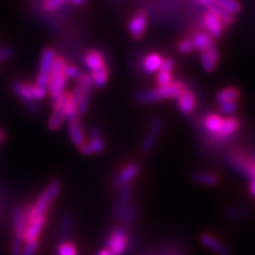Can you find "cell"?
I'll use <instances>...</instances> for the list:
<instances>
[{"label": "cell", "mask_w": 255, "mask_h": 255, "mask_svg": "<svg viewBox=\"0 0 255 255\" xmlns=\"http://www.w3.org/2000/svg\"><path fill=\"white\" fill-rule=\"evenodd\" d=\"M186 88L187 87L184 85L183 82L174 81L169 85H165V87H157L154 89H149V90L139 91L135 96V100L139 104L156 103V102L173 100V98L176 100Z\"/></svg>", "instance_id": "6da1fadb"}, {"label": "cell", "mask_w": 255, "mask_h": 255, "mask_svg": "<svg viewBox=\"0 0 255 255\" xmlns=\"http://www.w3.org/2000/svg\"><path fill=\"white\" fill-rule=\"evenodd\" d=\"M66 64L68 62L64 57L56 56L52 70L50 72L49 85H47V92H49L51 104L55 103L66 92V85H68V78L65 76Z\"/></svg>", "instance_id": "7a4b0ae2"}, {"label": "cell", "mask_w": 255, "mask_h": 255, "mask_svg": "<svg viewBox=\"0 0 255 255\" xmlns=\"http://www.w3.org/2000/svg\"><path fill=\"white\" fill-rule=\"evenodd\" d=\"M60 190H62V183H60V181H51L45 187V189L41 191L38 199L34 201V203H32L28 222L37 218H40V216H46V213L49 212L51 207L55 203Z\"/></svg>", "instance_id": "3957f363"}, {"label": "cell", "mask_w": 255, "mask_h": 255, "mask_svg": "<svg viewBox=\"0 0 255 255\" xmlns=\"http://www.w3.org/2000/svg\"><path fill=\"white\" fill-rule=\"evenodd\" d=\"M130 244L129 228L120 225L108 233L105 238V248L113 252L114 255H124L128 253Z\"/></svg>", "instance_id": "277c9868"}, {"label": "cell", "mask_w": 255, "mask_h": 255, "mask_svg": "<svg viewBox=\"0 0 255 255\" xmlns=\"http://www.w3.org/2000/svg\"><path fill=\"white\" fill-rule=\"evenodd\" d=\"M11 89L21 102H40L45 100L49 95L46 88L38 87L36 84L19 79L11 83Z\"/></svg>", "instance_id": "5b68a950"}, {"label": "cell", "mask_w": 255, "mask_h": 255, "mask_svg": "<svg viewBox=\"0 0 255 255\" xmlns=\"http://www.w3.org/2000/svg\"><path fill=\"white\" fill-rule=\"evenodd\" d=\"M92 90H94V84H92L90 75L83 73L82 77L76 82L75 88L71 91L75 95L76 100H77L79 117L88 113Z\"/></svg>", "instance_id": "8992f818"}, {"label": "cell", "mask_w": 255, "mask_h": 255, "mask_svg": "<svg viewBox=\"0 0 255 255\" xmlns=\"http://www.w3.org/2000/svg\"><path fill=\"white\" fill-rule=\"evenodd\" d=\"M56 56V51L55 49H52V47H45V49L43 50V52H41L39 60V69H38L36 83H34L38 87L47 89L50 72L51 70H52V65L53 62H55Z\"/></svg>", "instance_id": "52a82bcc"}, {"label": "cell", "mask_w": 255, "mask_h": 255, "mask_svg": "<svg viewBox=\"0 0 255 255\" xmlns=\"http://www.w3.org/2000/svg\"><path fill=\"white\" fill-rule=\"evenodd\" d=\"M163 120L162 117L155 116L154 119L151 120L150 124H149L148 130H146V133L143 138L141 149L144 154H149V152L152 151V149L155 148V145L157 144L159 136H161L162 130H163Z\"/></svg>", "instance_id": "ba28073f"}, {"label": "cell", "mask_w": 255, "mask_h": 255, "mask_svg": "<svg viewBox=\"0 0 255 255\" xmlns=\"http://www.w3.org/2000/svg\"><path fill=\"white\" fill-rule=\"evenodd\" d=\"M139 171H141V165L138 162H130L127 165L121 169L120 173L114 177L111 187L114 189H121V188L131 186V183L135 181V178L138 176Z\"/></svg>", "instance_id": "9c48e42d"}, {"label": "cell", "mask_w": 255, "mask_h": 255, "mask_svg": "<svg viewBox=\"0 0 255 255\" xmlns=\"http://www.w3.org/2000/svg\"><path fill=\"white\" fill-rule=\"evenodd\" d=\"M30 205H19L15 206L13 210H12V229H13V235L15 237H24L25 229H26L28 225V218H30L31 212Z\"/></svg>", "instance_id": "30bf717a"}, {"label": "cell", "mask_w": 255, "mask_h": 255, "mask_svg": "<svg viewBox=\"0 0 255 255\" xmlns=\"http://www.w3.org/2000/svg\"><path fill=\"white\" fill-rule=\"evenodd\" d=\"M141 255H189V248L174 241H163Z\"/></svg>", "instance_id": "8fae6325"}, {"label": "cell", "mask_w": 255, "mask_h": 255, "mask_svg": "<svg viewBox=\"0 0 255 255\" xmlns=\"http://www.w3.org/2000/svg\"><path fill=\"white\" fill-rule=\"evenodd\" d=\"M202 27L213 39H219L225 32V23L218 14L212 11H206L202 15Z\"/></svg>", "instance_id": "7c38bea8"}, {"label": "cell", "mask_w": 255, "mask_h": 255, "mask_svg": "<svg viewBox=\"0 0 255 255\" xmlns=\"http://www.w3.org/2000/svg\"><path fill=\"white\" fill-rule=\"evenodd\" d=\"M133 197V188L132 186H127L119 189L117 191L116 200L113 206V218L115 220H120L122 218L123 213L126 212V209L131 205V201Z\"/></svg>", "instance_id": "4fadbf2b"}, {"label": "cell", "mask_w": 255, "mask_h": 255, "mask_svg": "<svg viewBox=\"0 0 255 255\" xmlns=\"http://www.w3.org/2000/svg\"><path fill=\"white\" fill-rule=\"evenodd\" d=\"M146 27H148V14L144 11H138L133 14L128 24V31L133 39H141L145 34Z\"/></svg>", "instance_id": "5bb4252c"}, {"label": "cell", "mask_w": 255, "mask_h": 255, "mask_svg": "<svg viewBox=\"0 0 255 255\" xmlns=\"http://www.w3.org/2000/svg\"><path fill=\"white\" fill-rule=\"evenodd\" d=\"M227 159L229 165H231L235 171H238V173L242 175L244 177L248 178V174H250V170L252 165H253L255 162V159H250L245 157L244 155L238 154V152H231V154L227 156Z\"/></svg>", "instance_id": "9a60e30c"}, {"label": "cell", "mask_w": 255, "mask_h": 255, "mask_svg": "<svg viewBox=\"0 0 255 255\" xmlns=\"http://www.w3.org/2000/svg\"><path fill=\"white\" fill-rule=\"evenodd\" d=\"M200 242L202 244V246L218 255H233L232 251L210 233H202L200 237Z\"/></svg>", "instance_id": "2e32d148"}, {"label": "cell", "mask_w": 255, "mask_h": 255, "mask_svg": "<svg viewBox=\"0 0 255 255\" xmlns=\"http://www.w3.org/2000/svg\"><path fill=\"white\" fill-rule=\"evenodd\" d=\"M196 95L190 89H184L182 94L176 98L177 109L181 114L190 115L196 108Z\"/></svg>", "instance_id": "e0dca14e"}, {"label": "cell", "mask_w": 255, "mask_h": 255, "mask_svg": "<svg viewBox=\"0 0 255 255\" xmlns=\"http://www.w3.org/2000/svg\"><path fill=\"white\" fill-rule=\"evenodd\" d=\"M46 221H47L46 216H40V218H37L28 222L23 237L25 244H26V242L38 240L40 233L43 232L44 227H45Z\"/></svg>", "instance_id": "ac0fdd59"}, {"label": "cell", "mask_w": 255, "mask_h": 255, "mask_svg": "<svg viewBox=\"0 0 255 255\" xmlns=\"http://www.w3.org/2000/svg\"><path fill=\"white\" fill-rule=\"evenodd\" d=\"M68 133L70 139H71L72 144L77 146L79 149L81 146L87 142V138H85V131L83 129L82 123L79 119L77 120H71L68 121Z\"/></svg>", "instance_id": "d6986e66"}, {"label": "cell", "mask_w": 255, "mask_h": 255, "mask_svg": "<svg viewBox=\"0 0 255 255\" xmlns=\"http://www.w3.org/2000/svg\"><path fill=\"white\" fill-rule=\"evenodd\" d=\"M83 62H84L85 68L90 71V73L108 65L104 55L98 50H89L84 55Z\"/></svg>", "instance_id": "ffe728a7"}, {"label": "cell", "mask_w": 255, "mask_h": 255, "mask_svg": "<svg viewBox=\"0 0 255 255\" xmlns=\"http://www.w3.org/2000/svg\"><path fill=\"white\" fill-rule=\"evenodd\" d=\"M200 60L206 71H214L219 63V50L216 45L200 52Z\"/></svg>", "instance_id": "44dd1931"}, {"label": "cell", "mask_w": 255, "mask_h": 255, "mask_svg": "<svg viewBox=\"0 0 255 255\" xmlns=\"http://www.w3.org/2000/svg\"><path fill=\"white\" fill-rule=\"evenodd\" d=\"M241 126V121L238 117H227L223 121V126L220 130V132L215 137L219 139H227L231 138L232 136H234L235 133L239 131Z\"/></svg>", "instance_id": "7402d4cb"}, {"label": "cell", "mask_w": 255, "mask_h": 255, "mask_svg": "<svg viewBox=\"0 0 255 255\" xmlns=\"http://www.w3.org/2000/svg\"><path fill=\"white\" fill-rule=\"evenodd\" d=\"M73 225H75V218H73L71 213L66 212L60 216L58 229V237L60 242L69 241V238L71 237L73 231Z\"/></svg>", "instance_id": "603a6c76"}, {"label": "cell", "mask_w": 255, "mask_h": 255, "mask_svg": "<svg viewBox=\"0 0 255 255\" xmlns=\"http://www.w3.org/2000/svg\"><path fill=\"white\" fill-rule=\"evenodd\" d=\"M62 111H63V114L65 115L66 121L79 119L77 100H76L75 95H73L72 92H65V97H64V104H63Z\"/></svg>", "instance_id": "cb8c5ba5"}, {"label": "cell", "mask_w": 255, "mask_h": 255, "mask_svg": "<svg viewBox=\"0 0 255 255\" xmlns=\"http://www.w3.org/2000/svg\"><path fill=\"white\" fill-rule=\"evenodd\" d=\"M190 40L191 43H193L194 50L199 51V52H202V51H205L207 49H209V47L215 45L214 39H213L209 34H207L206 32H202V31H199L196 32V33H194Z\"/></svg>", "instance_id": "d4e9b609"}, {"label": "cell", "mask_w": 255, "mask_h": 255, "mask_svg": "<svg viewBox=\"0 0 255 255\" xmlns=\"http://www.w3.org/2000/svg\"><path fill=\"white\" fill-rule=\"evenodd\" d=\"M105 149V142L103 138H95V139H89L79 148L82 155L85 156H91V155H97L101 154L102 151H104Z\"/></svg>", "instance_id": "484cf974"}, {"label": "cell", "mask_w": 255, "mask_h": 255, "mask_svg": "<svg viewBox=\"0 0 255 255\" xmlns=\"http://www.w3.org/2000/svg\"><path fill=\"white\" fill-rule=\"evenodd\" d=\"M162 60H163V57H162L157 52H151L148 53L144 58H143V70L146 73H155L159 71V68H161Z\"/></svg>", "instance_id": "4316f807"}, {"label": "cell", "mask_w": 255, "mask_h": 255, "mask_svg": "<svg viewBox=\"0 0 255 255\" xmlns=\"http://www.w3.org/2000/svg\"><path fill=\"white\" fill-rule=\"evenodd\" d=\"M223 121H225V119H222L220 115L209 114L203 120V127H205V129L209 133H212L213 136H216L220 132V130H221Z\"/></svg>", "instance_id": "83f0119b"}, {"label": "cell", "mask_w": 255, "mask_h": 255, "mask_svg": "<svg viewBox=\"0 0 255 255\" xmlns=\"http://www.w3.org/2000/svg\"><path fill=\"white\" fill-rule=\"evenodd\" d=\"M68 2L69 0H40L38 8L40 9V12H44V13L53 14L65 7V5L68 4ZM36 12H34V13H36Z\"/></svg>", "instance_id": "f1b7e54d"}, {"label": "cell", "mask_w": 255, "mask_h": 255, "mask_svg": "<svg viewBox=\"0 0 255 255\" xmlns=\"http://www.w3.org/2000/svg\"><path fill=\"white\" fill-rule=\"evenodd\" d=\"M241 97V92L238 88L229 87L220 90L215 96V101L219 104L227 103V102H238Z\"/></svg>", "instance_id": "f546056e"}, {"label": "cell", "mask_w": 255, "mask_h": 255, "mask_svg": "<svg viewBox=\"0 0 255 255\" xmlns=\"http://www.w3.org/2000/svg\"><path fill=\"white\" fill-rule=\"evenodd\" d=\"M191 178H193V181H195L196 183L208 187H214L220 182V178L218 175L208 173V171H195V173L191 174Z\"/></svg>", "instance_id": "4dcf8cb0"}, {"label": "cell", "mask_w": 255, "mask_h": 255, "mask_svg": "<svg viewBox=\"0 0 255 255\" xmlns=\"http://www.w3.org/2000/svg\"><path fill=\"white\" fill-rule=\"evenodd\" d=\"M138 214H139V209L138 206L136 203H131L128 208L126 209V212L123 213L122 218L120 219L121 225L124 226V227L130 228L135 225V222L138 219Z\"/></svg>", "instance_id": "1f68e13d"}, {"label": "cell", "mask_w": 255, "mask_h": 255, "mask_svg": "<svg viewBox=\"0 0 255 255\" xmlns=\"http://www.w3.org/2000/svg\"><path fill=\"white\" fill-rule=\"evenodd\" d=\"M109 76H110V71H109V68H108V65L96 70L94 72H91L90 77H91L92 84H94V88L103 89L105 85H107L108 81H109Z\"/></svg>", "instance_id": "d6a6232c"}, {"label": "cell", "mask_w": 255, "mask_h": 255, "mask_svg": "<svg viewBox=\"0 0 255 255\" xmlns=\"http://www.w3.org/2000/svg\"><path fill=\"white\" fill-rule=\"evenodd\" d=\"M215 2L218 4L222 9H225L226 12H228L229 14L237 15L240 13L241 11V4L238 0H215Z\"/></svg>", "instance_id": "836d02e7"}, {"label": "cell", "mask_w": 255, "mask_h": 255, "mask_svg": "<svg viewBox=\"0 0 255 255\" xmlns=\"http://www.w3.org/2000/svg\"><path fill=\"white\" fill-rule=\"evenodd\" d=\"M65 121L66 119L62 111H52V114H51L49 117V121H47V127H49V129L52 130V131H56V130L62 128Z\"/></svg>", "instance_id": "e575fe53"}, {"label": "cell", "mask_w": 255, "mask_h": 255, "mask_svg": "<svg viewBox=\"0 0 255 255\" xmlns=\"http://www.w3.org/2000/svg\"><path fill=\"white\" fill-rule=\"evenodd\" d=\"M225 214L229 220H242L250 215V209L246 207H231L226 209Z\"/></svg>", "instance_id": "d590c367"}, {"label": "cell", "mask_w": 255, "mask_h": 255, "mask_svg": "<svg viewBox=\"0 0 255 255\" xmlns=\"http://www.w3.org/2000/svg\"><path fill=\"white\" fill-rule=\"evenodd\" d=\"M57 255H78L77 247L70 241L60 242L57 248Z\"/></svg>", "instance_id": "8d00e7d4"}, {"label": "cell", "mask_w": 255, "mask_h": 255, "mask_svg": "<svg viewBox=\"0 0 255 255\" xmlns=\"http://www.w3.org/2000/svg\"><path fill=\"white\" fill-rule=\"evenodd\" d=\"M82 75H83L82 70L79 69L78 66L76 65V64H73V63L66 64L65 76H66V78H68V81H69V79H72V81L77 82L78 79L82 77Z\"/></svg>", "instance_id": "74e56055"}, {"label": "cell", "mask_w": 255, "mask_h": 255, "mask_svg": "<svg viewBox=\"0 0 255 255\" xmlns=\"http://www.w3.org/2000/svg\"><path fill=\"white\" fill-rule=\"evenodd\" d=\"M173 82H174L173 72L161 71V70H159L157 76H156V84H157L158 87H165V85H169Z\"/></svg>", "instance_id": "f35d334b"}, {"label": "cell", "mask_w": 255, "mask_h": 255, "mask_svg": "<svg viewBox=\"0 0 255 255\" xmlns=\"http://www.w3.org/2000/svg\"><path fill=\"white\" fill-rule=\"evenodd\" d=\"M24 247V239L13 235L9 246V255H20Z\"/></svg>", "instance_id": "ab89813d"}, {"label": "cell", "mask_w": 255, "mask_h": 255, "mask_svg": "<svg viewBox=\"0 0 255 255\" xmlns=\"http://www.w3.org/2000/svg\"><path fill=\"white\" fill-rule=\"evenodd\" d=\"M238 111V102H227V103L220 104V113L225 116L233 117Z\"/></svg>", "instance_id": "60d3db41"}, {"label": "cell", "mask_w": 255, "mask_h": 255, "mask_svg": "<svg viewBox=\"0 0 255 255\" xmlns=\"http://www.w3.org/2000/svg\"><path fill=\"white\" fill-rule=\"evenodd\" d=\"M38 247H39V241H31L26 242L25 246L23 247V251H21L20 255H36Z\"/></svg>", "instance_id": "b9f144b4"}, {"label": "cell", "mask_w": 255, "mask_h": 255, "mask_svg": "<svg viewBox=\"0 0 255 255\" xmlns=\"http://www.w3.org/2000/svg\"><path fill=\"white\" fill-rule=\"evenodd\" d=\"M177 50L180 51L182 55H189V53L193 52L194 50V46H193V43H191L190 39H182L178 43L177 45Z\"/></svg>", "instance_id": "7bdbcfd3"}, {"label": "cell", "mask_w": 255, "mask_h": 255, "mask_svg": "<svg viewBox=\"0 0 255 255\" xmlns=\"http://www.w3.org/2000/svg\"><path fill=\"white\" fill-rule=\"evenodd\" d=\"M14 56V50L12 46L2 45L0 46V63L11 59Z\"/></svg>", "instance_id": "ee69618b"}, {"label": "cell", "mask_w": 255, "mask_h": 255, "mask_svg": "<svg viewBox=\"0 0 255 255\" xmlns=\"http://www.w3.org/2000/svg\"><path fill=\"white\" fill-rule=\"evenodd\" d=\"M28 113L32 115H39L40 114V107L38 102H21Z\"/></svg>", "instance_id": "f6af8a7d"}, {"label": "cell", "mask_w": 255, "mask_h": 255, "mask_svg": "<svg viewBox=\"0 0 255 255\" xmlns=\"http://www.w3.org/2000/svg\"><path fill=\"white\" fill-rule=\"evenodd\" d=\"M175 66H176V64H175L174 59L167 57V58H163V60H162L161 68H159V70H161V71L173 72L174 69H175Z\"/></svg>", "instance_id": "bcb514c9"}, {"label": "cell", "mask_w": 255, "mask_h": 255, "mask_svg": "<svg viewBox=\"0 0 255 255\" xmlns=\"http://www.w3.org/2000/svg\"><path fill=\"white\" fill-rule=\"evenodd\" d=\"M88 136L89 139H95V138H103L102 137V131L98 127L92 126L88 129Z\"/></svg>", "instance_id": "7dc6e473"}, {"label": "cell", "mask_w": 255, "mask_h": 255, "mask_svg": "<svg viewBox=\"0 0 255 255\" xmlns=\"http://www.w3.org/2000/svg\"><path fill=\"white\" fill-rule=\"evenodd\" d=\"M197 2H199L200 5H202L203 7H206L208 11L210 9H213L216 6V2L215 0H196Z\"/></svg>", "instance_id": "c3c4849f"}, {"label": "cell", "mask_w": 255, "mask_h": 255, "mask_svg": "<svg viewBox=\"0 0 255 255\" xmlns=\"http://www.w3.org/2000/svg\"><path fill=\"white\" fill-rule=\"evenodd\" d=\"M69 2L71 4V6H75V7H81V6L87 4V0H69Z\"/></svg>", "instance_id": "681fc988"}, {"label": "cell", "mask_w": 255, "mask_h": 255, "mask_svg": "<svg viewBox=\"0 0 255 255\" xmlns=\"http://www.w3.org/2000/svg\"><path fill=\"white\" fill-rule=\"evenodd\" d=\"M248 190H250L251 195L255 199V178H254V180L250 181V189H248Z\"/></svg>", "instance_id": "f907efd6"}, {"label": "cell", "mask_w": 255, "mask_h": 255, "mask_svg": "<svg viewBox=\"0 0 255 255\" xmlns=\"http://www.w3.org/2000/svg\"><path fill=\"white\" fill-rule=\"evenodd\" d=\"M96 255H114V253L108 250V248H103V250L97 252V254H96Z\"/></svg>", "instance_id": "816d5d0a"}, {"label": "cell", "mask_w": 255, "mask_h": 255, "mask_svg": "<svg viewBox=\"0 0 255 255\" xmlns=\"http://www.w3.org/2000/svg\"><path fill=\"white\" fill-rule=\"evenodd\" d=\"M5 139H6V133H5L4 130L0 129V144H1V143L4 142Z\"/></svg>", "instance_id": "f5cc1de1"}, {"label": "cell", "mask_w": 255, "mask_h": 255, "mask_svg": "<svg viewBox=\"0 0 255 255\" xmlns=\"http://www.w3.org/2000/svg\"><path fill=\"white\" fill-rule=\"evenodd\" d=\"M115 1H121V0H115Z\"/></svg>", "instance_id": "db71d44e"}]
</instances>
